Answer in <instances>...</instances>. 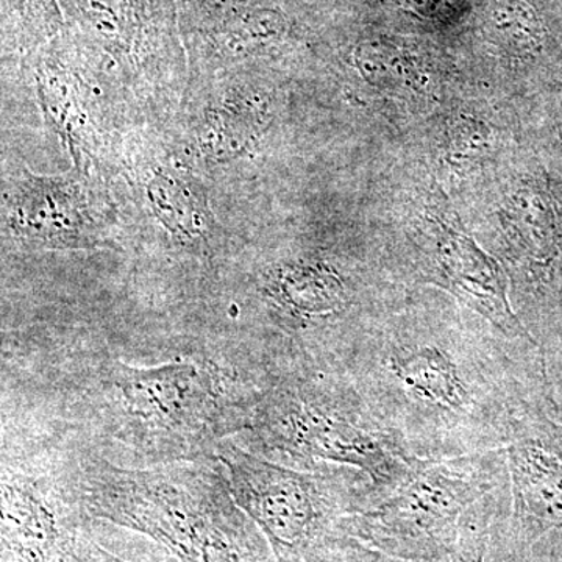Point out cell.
<instances>
[{"label": "cell", "mask_w": 562, "mask_h": 562, "mask_svg": "<svg viewBox=\"0 0 562 562\" xmlns=\"http://www.w3.org/2000/svg\"><path fill=\"white\" fill-rule=\"evenodd\" d=\"M106 341L3 338L2 427L70 439L121 465L216 461L250 430L260 384L198 336L133 364Z\"/></svg>", "instance_id": "6da1fadb"}, {"label": "cell", "mask_w": 562, "mask_h": 562, "mask_svg": "<svg viewBox=\"0 0 562 562\" xmlns=\"http://www.w3.org/2000/svg\"><path fill=\"white\" fill-rule=\"evenodd\" d=\"M431 313L380 321L342 372L420 460L502 449L517 420L547 398L538 344Z\"/></svg>", "instance_id": "7a4b0ae2"}, {"label": "cell", "mask_w": 562, "mask_h": 562, "mask_svg": "<svg viewBox=\"0 0 562 562\" xmlns=\"http://www.w3.org/2000/svg\"><path fill=\"white\" fill-rule=\"evenodd\" d=\"M80 486L91 520L149 539L176 562H277L217 460L131 468L80 446Z\"/></svg>", "instance_id": "3957f363"}, {"label": "cell", "mask_w": 562, "mask_h": 562, "mask_svg": "<svg viewBox=\"0 0 562 562\" xmlns=\"http://www.w3.org/2000/svg\"><path fill=\"white\" fill-rule=\"evenodd\" d=\"M246 449L294 468L358 469L372 480V505L405 482L422 461L380 424L349 376L333 371L286 372L261 380Z\"/></svg>", "instance_id": "277c9868"}, {"label": "cell", "mask_w": 562, "mask_h": 562, "mask_svg": "<svg viewBox=\"0 0 562 562\" xmlns=\"http://www.w3.org/2000/svg\"><path fill=\"white\" fill-rule=\"evenodd\" d=\"M506 486L505 447L422 460L416 471L382 501L344 517L338 530L402 560H450L465 516Z\"/></svg>", "instance_id": "5b68a950"}, {"label": "cell", "mask_w": 562, "mask_h": 562, "mask_svg": "<svg viewBox=\"0 0 562 562\" xmlns=\"http://www.w3.org/2000/svg\"><path fill=\"white\" fill-rule=\"evenodd\" d=\"M216 458L227 472L233 498L260 528L277 562H303L344 517L373 503L372 480L349 465L294 468L233 439L221 443Z\"/></svg>", "instance_id": "8992f818"}, {"label": "cell", "mask_w": 562, "mask_h": 562, "mask_svg": "<svg viewBox=\"0 0 562 562\" xmlns=\"http://www.w3.org/2000/svg\"><path fill=\"white\" fill-rule=\"evenodd\" d=\"M2 562H72L91 522L81 502L80 446L2 427Z\"/></svg>", "instance_id": "52a82bcc"}, {"label": "cell", "mask_w": 562, "mask_h": 562, "mask_svg": "<svg viewBox=\"0 0 562 562\" xmlns=\"http://www.w3.org/2000/svg\"><path fill=\"white\" fill-rule=\"evenodd\" d=\"M505 453L508 517L503 535L509 554L524 560L552 536L562 538V422L549 402L517 420Z\"/></svg>", "instance_id": "ba28073f"}, {"label": "cell", "mask_w": 562, "mask_h": 562, "mask_svg": "<svg viewBox=\"0 0 562 562\" xmlns=\"http://www.w3.org/2000/svg\"><path fill=\"white\" fill-rule=\"evenodd\" d=\"M414 269L419 280L449 291L503 335L535 341L513 312L501 265L464 235L441 231L419 239Z\"/></svg>", "instance_id": "9c48e42d"}, {"label": "cell", "mask_w": 562, "mask_h": 562, "mask_svg": "<svg viewBox=\"0 0 562 562\" xmlns=\"http://www.w3.org/2000/svg\"><path fill=\"white\" fill-rule=\"evenodd\" d=\"M18 241L40 249H92L102 233L70 181L31 177L16 194L10 217Z\"/></svg>", "instance_id": "30bf717a"}, {"label": "cell", "mask_w": 562, "mask_h": 562, "mask_svg": "<svg viewBox=\"0 0 562 562\" xmlns=\"http://www.w3.org/2000/svg\"><path fill=\"white\" fill-rule=\"evenodd\" d=\"M74 29L116 54L147 55L171 43V0H60Z\"/></svg>", "instance_id": "8fae6325"}, {"label": "cell", "mask_w": 562, "mask_h": 562, "mask_svg": "<svg viewBox=\"0 0 562 562\" xmlns=\"http://www.w3.org/2000/svg\"><path fill=\"white\" fill-rule=\"evenodd\" d=\"M151 206L181 254L211 261L217 254L213 217L199 191L171 173H158L149 187Z\"/></svg>", "instance_id": "7c38bea8"}, {"label": "cell", "mask_w": 562, "mask_h": 562, "mask_svg": "<svg viewBox=\"0 0 562 562\" xmlns=\"http://www.w3.org/2000/svg\"><path fill=\"white\" fill-rule=\"evenodd\" d=\"M3 31L14 44H35L60 31L57 0H2Z\"/></svg>", "instance_id": "4fadbf2b"}, {"label": "cell", "mask_w": 562, "mask_h": 562, "mask_svg": "<svg viewBox=\"0 0 562 562\" xmlns=\"http://www.w3.org/2000/svg\"><path fill=\"white\" fill-rule=\"evenodd\" d=\"M505 491L506 487L495 492L465 516L450 562H484L490 549L492 524L501 509Z\"/></svg>", "instance_id": "5bb4252c"}, {"label": "cell", "mask_w": 562, "mask_h": 562, "mask_svg": "<svg viewBox=\"0 0 562 562\" xmlns=\"http://www.w3.org/2000/svg\"><path fill=\"white\" fill-rule=\"evenodd\" d=\"M303 562H413L384 553L355 536L339 530L325 536L306 553Z\"/></svg>", "instance_id": "9a60e30c"}, {"label": "cell", "mask_w": 562, "mask_h": 562, "mask_svg": "<svg viewBox=\"0 0 562 562\" xmlns=\"http://www.w3.org/2000/svg\"><path fill=\"white\" fill-rule=\"evenodd\" d=\"M541 353L547 402L554 416L562 422V333L554 338L536 339Z\"/></svg>", "instance_id": "2e32d148"}, {"label": "cell", "mask_w": 562, "mask_h": 562, "mask_svg": "<svg viewBox=\"0 0 562 562\" xmlns=\"http://www.w3.org/2000/svg\"><path fill=\"white\" fill-rule=\"evenodd\" d=\"M190 2H192V0H180V3H183V5H184V3H190Z\"/></svg>", "instance_id": "e0dca14e"}]
</instances>
